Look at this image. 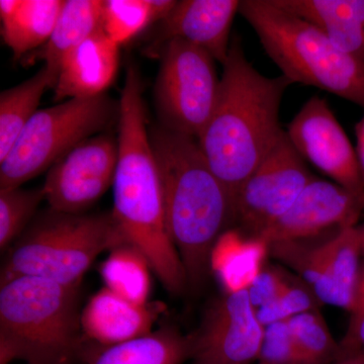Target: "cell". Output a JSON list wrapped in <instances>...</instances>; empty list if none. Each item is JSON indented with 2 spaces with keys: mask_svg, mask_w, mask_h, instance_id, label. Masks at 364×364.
<instances>
[{
  "mask_svg": "<svg viewBox=\"0 0 364 364\" xmlns=\"http://www.w3.org/2000/svg\"><path fill=\"white\" fill-rule=\"evenodd\" d=\"M142 93L140 73L131 65L119 100L112 215L124 243L143 253L167 291L181 294L188 280L167 228L161 177L147 131Z\"/></svg>",
  "mask_w": 364,
  "mask_h": 364,
  "instance_id": "obj_1",
  "label": "cell"
},
{
  "mask_svg": "<svg viewBox=\"0 0 364 364\" xmlns=\"http://www.w3.org/2000/svg\"><path fill=\"white\" fill-rule=\"evenodd\" d=\"M219 95L198 142L236 205L239 191L284 131L279 123L286 76L267 77L246 58L240 37L230 45Z\"/></svg>",
  "mask_w": 364,
  "mask_h": 364,
  "instance_id": "obj_2",
  "label": "cell"
},
{
  "mask_svg": "<svg viewBox=\"0 0 364 364\" xmlns=\"http://www.w3.org/2000/svg\"><path fill=\"white\" fill-rule=\"evenodd\" d=\"M161 177L167 228L186 269L198 286L210 267L215 241L235 222V203L198 140L162 124L150 132Z\"/></svg>",
  "mask_w": 364,
  "mask_h": 364,
  "instance_id": "obj_3",
  "label": "cell"
},
{
  "mask_svg": "<svg viewBox=\"0 0 364 364\" xmlns=\"http://www.w3.org/2000/svg\"><path fill=\"white\" fill-rule=\"evenodd\" d=\"M79 287L16 277L0 287V364H71L80 353Z\"/></svg>",
  "mask_w": 364,
  "mask_h": 364,
  "instance_id": "obj_4",
  "label": "cell"
},
{
  "mask_svg": "<svg viewBox=\"0 0 364 364\" xmlns=\"http://www.w3.org/2000/svg\"><path fill=\"white\" fill-rule=\"evenodd\" d=\"M239 13L291 82L320 88L364 109V64L339 49L320 28L273 0H244Z\"/></svg>",
  "mask_w": 364,
  "mask_h": 364,
  "instance_id": "obj_5",
  "label": "cell"
},
{
  "mask_svg": "<svg viewBox=\"0 0 364 364\" xmlns=\"http://www.w3.org/2000/svg\"><path fill=\"white\" fill-rule=\"evenodd\" d=\"M122 244L124 238L112 214L83 215L51 210L14 244L1 280L28 275L79 287L97 256Z\"/></svg>",
  "mask_w": 364,
  "mask_h": 364,
  "instance_id": "obj_6",
  "label": "cell"
},
{
  "mask_svg": "<svg viewBox=\"0 0 364 364\" xmlns=\"http://www.w3.org/2000/svg\"><path fill=\"white\" fill-rule=\"evenodd\" d=\"M119 102L102 95L73 98L39 109L0 162V189L21 188L78 144L119 117Z\"/></svg>",
  "mask_w": 364,
  "mask_h": 364,
  "instance_id": "obj_7",
  "label": "cell"
},
{
  "mask_svg": "<svg viewBox=\"0 0 364 364\" xmlns=\"http://www.w3.org/2000/svg\"><path fill=\"white\" fill-rule=\"evenodd\" d=\"M155 100L163 127L198 140L212 116L220 81L215 60L195 46L172 40L159 50Z\"/></svg>",
  "mask_w": 364,
  "mask_h": 364,
  "instance_id": "obj_8",
  "label": "cell"
},
{
  "mask_svg": "<svg viewBox=\"0 0 364 364\" xmlns=\"http://www.w3.org/2000/svg\"><path fill=\"white\" fill-rule=\"evenodd\" d=\"M314 178L286 130L282 131L239 191L235 222L247 236L260 237L286 214Z\"/></svg>",
  "mask_w": 364,
  "mask_h": 364,
  "instance_id": "obj_9",
  "label": "cell"
},
{
  "mask_svg": "<svg viewBox=\"0 0 364 364\" xmlns=\"http://www.w3.org/2000/svg\"><path fill=\"white\" fill-rule=\"evenodd\" d=\"M117 140L109 134L90 136L49 169L43 191L52 210L79 214L114 184Z\"/></svg>",
  "mask_w": 364,
  "mask_h": 364,
  "instance_id": "obj_10",
  "label": "cell"
},
{
  "mask_svg": "<svg viewBox=\"0 0 364 364\" xmlns=\"http://www.w3.org/2000/svg\"><path fill=\"white\" fill-rule=\"evenodd\" d=\"M286 132L304 160L342 188L364 195L355 150L325 98H310Z\"/></svg>",
  "mask_w": 364,
  "mask_h": 364,
  "instance_id": "obj_11",
  "label": "cell"
},
{
  "mask_svg": "<svg viewBox=\"0 0 364 364\" xmlns=\"http://www.w3.org/2000/svg\"><path fill=\"white\" fill-rule=\"evenodd\" d=\"M264 331L247 291L226 294L191 337V358L195 364H252L259 356Z\"/></svg>",
  "mask_w": 364,
  "mask_h": 364,
  "instance_id": "obj_12",
  "label": "cell"
},
{
  "mask_svg": "<svg viewBox=\"0 0 364 364\" xmlns=\"http://www.w3.org/2000/svg\"><path fill=\"white\" fill-rule=\"evenodd\" d=\"M363 213L364 195L315 177L286 214L259 238L268 245L303 241L328 230L355 227Z\"/></svg>",
  "mask_w": 364,
  "mask_h": 364,
  "instance_id": "obj_13",
  "label": "cell"
},
{
  "mask_svg": "<svg viewBox=\"0 0 364 364\" xmlns=\"http://www.w3.org/2000/svg\"><path fill=\"white\" fill-rule=\"evenodd\" d=\"M238 0H183L177 1L164 21L153 48L159 50L172 40L200 48L224 65L229 53L230 35Z\"/></svg>",
  "mask_w": 364,
  "mask_h": 364,
  "instance_id": "obj_14",
  "label": "cell"
},
{
  "mask_svg": "<svg viewBox=\"0 0 364 364\" xmlns=\"http://www.w3.org/2000/svg\"><path fill=\"white\" fill-rule=\"evenodd\" d=\"M119 46L102 26L64 57L54 87L55 102L105 95L116 78Z\"/></svg>",
  "mask_w": 364,
  "mask_h": 364,
  "instance_id": "obj_15",
  "label": "cell"
},
{
  "mask_svg": "<svg viewBox=\"0 0 364 364\" xmlns=\"http://www.w3.org/2000/svg\"><path fill=\"white\" fill-rule=\"evenodd\" d=\"M157 314L149 304L132 303L104 287L83 309L81 329L100 346H112L149 334Z\"/></svg>",
  "mask_w": 364,
  "mask_h": 364,
  "instance_id": "obj_16",
  "label": "cell"
},
{
  "mask_svg": "<svg viewBox=\"0 0 364 364\" xmlns=\"http://www.w3.org/2000/svg\"><path fill=\"white\" fill-rule=\"evenodd\" d=\"M320 28L342 51L364 64V0H273Z\"/></svg>",
  "mask_w": 364,
  "mask_h": 364,
  "instance_id": "obj_17",
  "label": "cell"
},
{
  "mask_svg": "<svg viewBox=\"0 0 364 364\" xmlns=\"http://www.w3.org/2000/svg\"><path fill=\"white\" fill-rule=\"evenodd\" d=\"M269 245L259 237L227 230L215 241L210 268L226 294L248 291L264 268Z\"/></svg>",
  "mask_w": 364,
  "mask_h": 364,
  "instance_id": "obj_18",
  "label": "cell"
},
{
  "mask_svg": "<svg viewBox=\"0 0 364 364\" xmlns=\"http://www.w3.org/2000/svg\"><path fill=\"white\" fill-rule=\"evenodd\" d=\"M64 1L1 0V35L16 58L37 49L51 37Z\"/></svg>",
  "mask_w": 364,
  "mask_h": 364,
  "instance_id": "obj_19",
  "label": "cell"
},
{
  "mask_svg": "<svg viewBox=\"0 0 364 364\" xmlns=\"http://www.w3.org/2000/svg\"><path fill=\"white\" fill-rule=\"evenodd\" d=\"M90 364H182L191 358V338L172 328L87 354Z\"/></svg>",
  "mask_w": 364,
  "mask_h": 364,
  "instance_id": "obj_20",
  "label": "cell"
},
{
  "mask_svg": "<svg viewBox=\"0 0 364 364\" xmlns=\"http://www.w3.org/2000/svg\"><path fill=\"white\" fill-rule=\"evenodd\" d=\"M102 1L66 0L49 41L40 53L45 67L55 79L64 57L102 26Z\"/></svg>",
  "mask_w": 364,
  "mask_h": 364,
  "instance_id": "obj_21",
  "label": "cell"
},
{
  "mask_svg": "<svg viewBox=\"0 0 364 364\" xmlns=\"http://www.w3.org/2000/svg\"><path fill=\"white\" fill-rule=\"evenodd\" d=\"M56 79L46 67L21 85L0 95V162L13 149L26 124L38 112L41 98L54 90Z\"/></svg>",
  "mask_w": 364,
  "mask_h": 364,
  "instance_id": "obj_22",
  "label": "cell"
},
{
  "mask_svg": "<svg viewBox=\"0 0 364 364\" xmlns=\"http://www.w3.org/2000/svg\"><path fill=\"white\" fill-rule=\"evenodd\" d=\"M336 294V306L351 313L355 304L360 257L363 254L358 226L345 228L320 245Z\"/></svg>",
  "mask_w": 364,
  "mask_h": 364,
  "instance_id": "obj_23",
  "label": "cell"
},
{
  "mask_svg": "<svg viewBox=\"0 0 364 364\" xmlns=\"http://www.w3.org/2000/svg\"><path fill=\"white\" fill-rule=\"evenodd\" d=\"M151 267L142 252L122 244L102 263L100 274L105 287L138 305H147L151 291Z\"/></svg>",
  "mask_w": 364,
  "mask_h": 364,
  "instance_id": "obj_24",
  "label": "cell"
},
{
  "mask_svg": "<svg viewBox=\"0 0 364 364\" xmlns=\"http://www.w3.org/2000/svg\"><path fill=\"white\" fill-rule=\"evenodd\" d=\"M296 348L311 364H334L338 361L340 345L318 310L299 314L287 321Z\"/></svg>",
  "mask_w": 364,
  "mask_h": 364,
  "instance_id": "obj_25",
  "label": "cell"
},
{
  "mask_svg": "<svg viewBox=\"0 0 364 364\" xmlns=\"http://www.w3.org/2000/svg\"><path fill=\"white\" fill-rule=\"evenodd\" d=\"M46 200L43 188H21L0 189V248L7 246L20 237L35 215L42 200Z\"/></svg>",
  "mask_w": 364,
  "mask_h": 364,
  "instance_id": "obj_26",
  "label": "cell"
},
{
  "mask_svg": "<svg viewBox=\"0 0 364 364\" xmlns=\"http://www.w3.org/2000/svg\"><path fill=\"white\" fill-rule=\"evenodd\" d=\"M152 25L149 0L102 1V28L117 45L133 39Z\"/></svg>",
  "mask_w": 364,
  "mask_h": 364,
  "instance_id": "obj_27",
  "label": "cell"
},
{
  "mask_svg": "<svg viewBox=\"0 0 364 364\" xmlns=\"http://www.w3.org/2000/svg\"><path fill=\"white\" fill-rule=\"evenodd\" d=\"M318 301H320L312 289L291 282L279 298L261 306L256 310V314L265 328L277 323L287 322L299 314L318 310Z\"/></svg>",
  "mask_w": 364,
  "mask_h": 364,
  "instance_id": "obj_28",
  "label": "cell"
},
{
  "mask_svg": "<svg viewBox=\"0 0 364 364\" xmlns=\"http://www.w3.org/2000/svg\"><path fill=\"white\" fill-rule=\"evenodd\" d=\"M258 364H311L299 353L287 322L265 327Z\"/></svg>",
  "mask_w": 364,
  "mask_h": 364,
  "instance_id": "obj_29",
  "label": "cell"
},
{
  "mask_svg": "<svg viewBox=\"0 0 364 364\" xmlns=\"http://www.w3.org/2000/svg\"><path fill=\"white\" fill-rule=\"evenodd\" d=\"M291 280L279 270L264 267L259 277L248 289L249 299L255 310L272 303L286 291Z\"/></svg>",
  "mask_w": 364,
  "mask_h": 364,
  "instance_id": "obj_30",
  "label": "cell"
},
{
  "mask_svg": "<svg viewBox=\"0 0 364 364\" xmlns=\"http://www.w3.org/2000/svg\"><path fill=\"white\" fill-rule=\"evenodd\" d=\"M339 345L340 355L337 363L356 355V354H364V320L358 325L353 334L345 337L343 341Z\"/></svg>",
  "mask_w": 364,
  "mask_h": 364,
  "instance_id": "obj_31",
  "label": "cell"
},
{
  "mask_svg": "<svg viewBox=\"0 0 364 364\" xmlns=\"http://www.w3.org/2000/svg\"><path fill=\"white\" fill-rule=\"evenodd\" d=\"M350 323H349L348 331L346 336H350L355 331L358 325L364 320V267L361 268L360 277L356 293L355 304L352 310ZM345 336V337H346Z\"/></svg>",
  "mask_w": 364,
  "mask_h": 364,
  "instance_id": "obj_32",
  "label": "cell"
},
{
  "mask_svg": "<svg viewBox=\"0 0 364 364\" xmlns=\"http://www.w3.org/2000/svg\"><path fill=\"white\" fill-rule=\"evenodd\" d=\"M356 135V157L360 171L361 178L364 183V116L355 126Z\"/></svg>",
  "mask_w": 364,
  "mask_h": 364,
  "instance_id": "obj_33",
  "label": "cell"
},
{
  "mask_svg": "<svg viewBox=\"0 0 364 364\" xmlns=\"http://www.w3.org/2000/svg\"><path fill=\"white\" fill-rule=\"evenodd\" d=\"M334 364H364V354L359 353Z\"/></svg>",
  "mask_w": 364,
  "mask_h": 364,
  "instance_id": "obj_34",
  "label": "cell"
},
{
  "mask_svg": "<svg viewBox=\"0 0 364 364\" xmlns=\"http://www.w3.org/2000/svg\"><path fill=\"white\" fill-rule=\"evenodd\" d=\"M359 238H360L361 248H363V254L364 256V224L358 226Z\"/></svg>",
  "mask_w": 364,
  "mask_h": 364,
  "instance_id": "obj_35",
  "label": "cell"
}]
</instances>
